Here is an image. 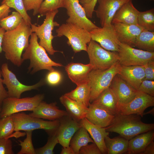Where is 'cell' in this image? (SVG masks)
Instances as JSON below:
<instances>
[{
    "label": "cell",
    "instance_id": "cell-1",
    "mask_svg": "<svg viewBox=\"0 0 154 154\" xmlns=\"http://www.w3.org/2000/svg\"><path fill=\"white\" fill-rule=\"evenodd\" d=\"M32 33L31 26L23 19L17 28L4 34L2 51L6 59L17 66H20L24 61L22 53L29 44V38Z\"/></svg>",
    "mask_w": 154,
    "mask_h": 154
},
{
    "label": "cell",
    "instance_id": "cell-2",
    "mask_svg": "<svg viewBox=\"0 0 154 154\" xmlns=\"http://www.w3.org/2000/svg\"><path fill=\"white\" fill-rule=\"evenodd\" d=\"M108 132H115L129 140L139 134L153 130V123H146L141 120V117L136 114L115 115L112 123L105 127Z\"/></svg>",
    "mask_w": 154,
    "mask_h": 154
},
{
    "label": "cell",
    "instance_id": "cell-3",
    "mask_svg": "<svg viewBox=\"0 0 154 154\" xmlns=\"http://www.w3.org/2000/svg\"><path fill=\"white\" fill-rule=\"evenodd\" d=\"M38 38L34 33H32L29 43L22 55L23 60L29 59L30 64L28 71L33 74L41 70L49 71L54 70L53 66H63L60 63L56 62L52 60L46 53L45 50L40 46L38 41Z\"/></svg>",
    "mask_w": 154,
    "mask_h": 154
},
{
    "label": "cell",
    "instance_id": "cell-4",
    "mask_svg": "<svg viewBox=\"0 0 154 154\" xmlns=\"http://www.w3.org/2000/svg\"><path fill=\"white\" fill-rule=\"evenodd\" d=\"M121 66L118 61L108 69H93L90 72L88 76V82L91 87L90 103L110 87L113 78L118 74Z\"/></svg>",
    "mask_w": 154,
    "mask_h": 154
},
{
    "label": "cell",
    "instance_id": "cell-5",
    "mask_svg": "<svg viewBox=\"0 0 154 154\" xmlns=\"http://www.w3.org/2000/svg\"><path fill=\"white\" fill-rule=\"evenodd\" d=\"M56 32L57 37H67V44L75 53L87 51V44L91 40L90 32L76 25L66 23L59 26Z\"/></svg>",
    "mask_w": 154,
    "mask_h": 154
},
{
    "label": "cell",
    "instance_id": "cell-6",
    "mask_svg": "<svg viewBox=\"0 0 154 154\" xmlns=\"http://www.w3.org/2000/svg\"><path fill=\"white\" fill-rule=\"evenodd\" d=\"M11 116L14 125V131H16L41 129L52 134L56 131L60 124L59 119L45 121L23 112L15 113Z\"/></svg>",
    "mask_w": 154,
    "mask_h": 154
},
{
    "label": "cell",
    "instance_id": "cell-7",
    "mask_svg": "<svg viewBox=\"0 0 154 154\" xmlns=\"http://www.w3.org/2000/svg\"><path fill=\"white\" fill-rule=\"evenodd\" d=\"M86 52L90 60L89 63L94 69H108L119 61L117 52L106 50L92 40L88 43Z\"/></svg>",
    "mask_w": 154,
    "mask_h": 154
},
{
    "label": "cell",
    "instance_id": "cell-8",
    "mask_svg": "<svg viewBox=\"0 0 154 154\" xmlns=\"http://www.w3.org/2000/svg\"><path fill=\"white\" fill-rule=\"evenodd\" d=\"M58 12V9L50 11L46 15V17L42 24L37 26L35 24L31 25L32 33H34L39 39V45L50 55L59 51L54 50L52 46V40L54 37L52 31L55 27H59V24L54 21L55 16Z\"/></svg>",
    "mask_w": 154,
    "mask_h": 154
},
{
    "label": "cell",
    "instance_id": "cell-9",
    "mask_svg": "<svg viewBox=\"0 0 154 154\" xmlns=\"http://www.w3.org/2000/svg\"><path fill=\"white\" fill-rule=\"evenodd\" d=\"M44 97L43 94L21 98L8 97L3 101L0 118L25 111H32L42 101Z\"/></svg>",
    "mask_w": 154,
    "mask_h": 154
},
{
    "label": "cell",
    "instance_id": "cell-10",
    "mask_svg": "<svg viewBox=\"0 0 154 154\" xmlns=\"http://www.w3.org/2000/svg\"><path fill=\"white\" fill-rule=\"evenodd\" d=\"M118 53V61L122 66H143L149 62L154 61V52L135 48L121 42Z\"/></svg>",
    "mask_w": 154,
    "mask_h": 154
},
{
    "label": "cell",
    "instance_id": "cell-11",
    "mask_svg": "<svg viewBox=\"0 0 154 154\" xmlns=\"http://www.w3.org/2000/svg\"><path fill=\"white\" fill-rule=\"evenodd\" d=\"M1 70L3 78V84L6 85L8 89V97L20 98L23 92L37 89L43 84L42 81H40L31 86L23 84L18 80L15 74L9 69L7 63L2 64Z\"/></svg>",
    "mask_w": 154,
    "mask_h": 154
},
{
    "label": "cell",
    "instance_id": "cell-12",
    "mask_svg": "<svg viewBox=\"0 0 154 154\" xmlns=\"http://www.w3.org/2000/svg\"><path fill=\"white\" fill-rule=\"evenodd\" d=\"M65 8L68 18L66 23L76 25L90 32L98 27L87 17L79 0H64Z\"/></svg>",
    "mask_w": 154,
    "mask_h": 154
},
{
    "label": "cell",
    "instance_id": "cell-13",
    "mask_svg": "<svg viewBox=\"0 0 154 154\" xmlns=\"http://www.w3.org/2000/svg\"><path fill=\"white\" fill-rule=\"evenodd\" d=\"M91 40L100 44L105 49L118 52L120 42L113 24L98 27L90 32Z\"/></svg>",
    "mask_w": 154,
    "mask_h": 154
},
{
    "label": "cell",
    "instance_id": "cell-14",
    "mask_svg": "<svg viewBox=\"0 0 154 154\" xmlns=\"http://www.w3.org/2000/svg\"><path fill=\"white\" fill-rule=\"evenodd\" d=\"M154 106V96L138 90L134 98L129 103L119 104L118 114H136L143 117L145 110Z\"/></svg>",
    "mask_w": 154,
    "mask_h": 154
},
{
    "label": "cell",
    "instance_id": "cell-15",
    "mask_svg": "<svg viewBox=\"0 0 154 154\" xmlns=\"http://www.w3.org/2000/svg\"><path fill=\"white\" fill-rule=\"evenodd\" d=\"M133 0H98L95 11L102 27L112 24V19L119 8L126 3Z\"/></svg>",
    "mask_w": 154,
    "mask_h": 154
},
{
    "label": "cell",
    "instance_id": "cell-16",
    "mask_svg": "<svg viewBox=\"0 0 154 154\" xmlns=\"http://www.w3.org/2000/svg\"><path fill=\"white\" fill-rule=\"evenodd\" d=\"M60 124L56 131L59 143L63 147L69 146L70 141L76 131L81 127L79 123L68 115L59 119Z\"/></svg>",
    "mask_w": 154,
    "mask_h": 154
},
{
    "label": "cell",
    "instance_id": "cell-17",
    "mask_svg": "<svg viewBox=\"0 0 154 154\" xmlns=\"http://www.w3.org/2000/svg\"><path fill=\"white\" fill-rule=\"evenodd\" d=\"M110 87L116 96L119 104L129 103L134 98L138 92L118 74L113 78Z\"/></svg>",
    "mask_w": 154,
    "mask_h": 154
},
{
    "label": "cell",
    "instance_id": "cell-18",
    "mask_svg": "<svg viewBox=\"0 0 154 154\" xmlns=\"http://www.w3.org/2000/svg\"><path fill=\"white\" fill-rule=\"evenodd\" d=\"M56 104V102L48 104L42 101L29 114L34 117L52 121L68 115L66 111L59 109Z\"/></svg>",
    "mask_w": 154,
    "mask_h": 154
},
{
    "label": "cell",
    "instance_id": "cell-19",
    "mask_svg": "<svg viewBox=\"0 0 154 154\" xmlns=\"http://www.w3.org/2000/svg\"><path fill=\"white\" fill-rule=\"evenodd\" d=\"M113 25L120 42L132 47L136 38L144 29L138 24L129 25L119 23Z\"/></svg>",
    "mask_w": 154,
    "mask_h": 154
},
{
    "label": "cell",
    "instance_id": "cell-20",
    "mask_svg": "<svg viewBox=\"0 0 154 154\" xmlns=\"http://www.w3.org/2000/svg\"><path fill=\"white\" fill-rule=\"evenodd\" d=\"M93 69L92 66L90 63L85 64L72 62L65 67L69 78L77 86L88 82L89 74Z\"/></svg>",
    "mask_w": 154,
    "mask_h": 154
},
{
    "label": "cell",
    "instance_id": "cell-21",
    "mask_svg": "<svg viewBox=\"0 0 154 154\" xmlns=\"http://www.w3.org/2000/svg\"><path fill=\"white\" fill-rule=\"evenodd\" d=\"M118 74L137 90L145 77L144 68L141 66H121Z\"/></svg>",
    "mask_w": 154,
    "mask_h": 154
},
{
    "label": "cell",
    "instance_id": "cell-22",
    "mask_svg": "<svg viewBox=\"0 0 154 154\" xmlns=\"http://www.w3.org/2000/svg\"><path fill=\"white\" fill-rule=\"evenodd\" d=\"M139 11L134 6L132 0L124 4L117 11L112 19V24H137Z\"/></svg>",
    "mask_w": 154,
    "mask_h": 154
},
{
    "label": "cell",
    "instance_id": "cell-23",
    "mask_svg": "<svg viewBox=\"0 0 154 154\" xmlns=\"http://www.w3.org/2000/svg\"><path fill=\"white\" fill-rule=\"evenodd\" d=\"M115 115L103 109L90 103L85 118L90 122L100 127H106L113 122Z\"/></svg>",
    "mask_w": 154,
    "mask_h": 154
},
{
    "label": "cell",
    "instance_id": "cell-24",
    "mask_svg": "<svg viewBox=\"0 0 154 154\" xmlns=\"http://www.w3.org/2000/svg\"><path fill=\"white\" fill-rule=\"evenodd\" d=\"M79 123L84 127L90 135L94 142L100 150L102 153L107 154L104 139L108 135L109 132L103 127L92 123L85 117L81 120Z\"/></svg>",
    "mask_w": 154,
    "mask_h": 154
},
{
    "label": "cell",
    "instance_id": "cell-25",
    "mask_svg": "<svg viewBox=\"0 0 154 154\" xmlns=\"http://www.w3.org/2000/svg\"><path fill=\"white\" fill-rule=\"evenodd\" d=\"M90 103L103 109L112 115L118 114L119 103L115 94L110 87Z\"/></svg>",
    "mask_w": 154,
    "mask_h": 154
},
{
    "label": "cell",
    "instance_id": "cell-26",
    "mask_svg": "<svg viewBox=\"0 0 154 154\" xmlns=\"http://www.w3.org/2000/svg\"><path fill=\"white\" fill-rule=\"evenodd\" d=\"M153 130L143 133L129 140L127 152L128 154H140L154 138Z\"/></svg>",
    "mask_w": 154,
    "mask_h": 154
},
{
    "label": "cell",
    "instance_id": "cell-27",
    "mask_svg": "<svg viewBox=\"0 0 154 154\" xmlns=\"http://www.w3.org/2000/svg\"><path fill=\"white\" fill-rule=\"evenodd\" d=\"M61 104L65 107L68 115L79 122L85 117L88 108H86L64 95L60 98Z\"/></svg>",
    "mask_w": 154,
    "mask_h": 154
},
{
    "label": "cell",
    "instance_id": "cell-28",
    "mask_svg": "<svg viewBox=\"0 0 154 154\" xmlns=\"http://www.w3.org/2000/svg\"><path fill=\"white\" fill-rule=\"evenodd\" d=\"M91 87L88 82L78 85L76 88L64 95L88 108L90 102Z\"/></svg>",
    "mask_w": 154,
    "mask_h": 154
},
{
    "label": "cell",
    "instance_id": "cell-29",
    "mask_svg": "<svg viewBox=\"0 0 154 154\" xmlns=\"http://www.w3.org/2000/svg\"><path fill=\"white\" fill-rule=\"evenodd\" d=\"M104 141L108 154L126 153L129 140L121 136L111 138L107 135L105 137Z\"/></svg>",
    "mask_w": 154,
    "mask_h": 154
},
{
    "label": "cell",
    "instance_id": "cell-30",
    "mask_svg": "<svg viewBox=\"0 0 154 154\" xmlns=\"http://www.w3.org/2000/svg\"><path fill=\"white\" fill-rule=\"evenodd\" d=\"M94 143L90 137L87 130L81 126L75 133L71 138L69 146L73 151L74 154H79L80 149L89 143Z\"/></svg>",
    "mask_w": 154,
    "mask_h": 154
},
{
    "label": "cell",
    "instance_id": "cell-31",
    "mask_svg": "<svg viewBox=\"0 0 154 154\" xmlns=\"http://www.w3.org/2000/svg\"><path fill=\"white\" fill-rule=\"evenodd\" d=\"M133 46L140 49L154 52V31L144 29L136 38Z\"/></svg>",
    "mask_w": 154,
    "mask_h": 154
},
{
    "label": "cell",
    "instance_id": "cell-32",
    "mask_svg": "<svg viewBox=\"0 0 154 154\" xmlns=\"http://www.w3.org/2000/svg\"><path fill=\"white\" fill-rule=\"evenodd\" d=\"M23 18L17 11L13 12L11 14L0 20V26L5 31L13 30L21 23Z\"/></svg>",
    "mask_w": 154,
    "mask_h": 154
},
{
    "label": "cell",
    "instance_id": "cell-33",
    "mask_svg": "<svg viewBox=\"0 0 154 154\" xmlns=\"http://www.w3.org/2000/svg\"><path fill=\"white\" fill-rule=\"evenodd\" d=\"M137 24L144 29L154 31V9L139 11L137 18Z\"/></svg>",
    "mask_w": 154,
    "mask_h": 154
},
{
    "label": "cell",
    "instance_id": "cell-34",
    "mask_svg": "<svg viewBox=\"0 0 154 154\" xmlns=\"http://www.w3.org/2000/svg\"><path fill=\"white\" fill-rule=\"evenodd\" d=\"M1 3L15 9L21 14L26 23L31 26V19L25 8L23 0H3Z\"/></svg>",
    "mask_w": 154,
    "mask_h": 154
},
{
    "label": "cell",
    "instance_id": "cell-35",
    "mask_svg": "<svg viewBox=\"0 0 154 154\" xmlns=\"http://www.w3.org/2000/svg\"><path fill=\"white\" fill-rule=\"evenodd\" d=\"M64 0H44L38 11L42 16L45 15L48 13L58 9L60 8H64Z\"/></svg>",
    "mask_w": 154,
    "mask_h": 154
},
{
    "label": "cell",
    "instance_id": "cell-36",
    "mask_svg": "<svg viewBox=\"0 0 154 154\" xmlns=\"http://www.w3.org/2000/svg\"><path fill=\"white\" fill-rule=\"evenodd\" d=\"M15 127L11 115L0 119V139L9 138L14 131Z\"/></svg>",
    "mask_w": 154,
    "mask_h": 154
},
{
    "label": "cell",
    "instance_id": "cell-37",
    "mask_svg": "<svg viewBox=\"0 0 154 154\" xmlns=\"http://www.w3.org/2000/svg\"><path fill=\"white\" fill-rule=\"evenodd\" d=\"M33 131H26V138L23 141L19 140V144L21 147L20 151L17 154H36L32 142V136Z\"/></svg>",
    "mask_w": 154,
    "mask_h": 154
},
{
    "label": "cell",
    "instance_id": "cell-38",
    "mask_svg": "<svg viewBox=\"0 0 154 154\" xmlns=\"http://www.w3.org/2000/svg\"><path fill=\"white\" fill-rule=\"evenodd\" d=\"M59 142L55 132L51 134L45 145L35 150L36 154H54V149L56 145Z\"/></svg>",
    "mask_w": 154,
    "mask_h": 154
},
{
    "label": "cell",
    "instance_id": "cell-39",
    "mask_svg": "<svg viewBox=\"0 0 154 154\" xmlns=\"http://www.w3.org/2000/svg\"><path fill=\"white\" fill-rule=\"evenodd\" d=\"M27 11L33 10V15L35 16L38 13L40 6L44 0H23Z\"/></svg>",
    "mask_w": 154,
    "mask_h": 154
},
{
    "label": "cell",
    "instance_id": "cell-40",
    "mask_svg": "<svg viewBox=\"0 0 154 154\" xmlns=\"http://www.w3.org/2000/svg\"><path fill=\"white\" fill-rule=\"evenodd\" d=\"M62 79V76L60 73L55 70L49 71L46 77V81L47 83L52 86L58 84L61 81Z\"/></svg>",
    "mask_w": 154,
    "mask_h": 154
},
{
    "label": "cell",
    "instance_id": "cell-41",
    "mask_svg": "<svg viewBox=\"0 0 154 154\" xmlns=\"http://www.w3.org/2000/svg\"><path fill=\"white\" fill-rule=\"evenodd\" d=\"M138 90L154 96V80H144L140 84Z\"/></svg>",
    "mask_w": 154,
    "mask_h": 154
},
{
    "label": "cell",
    "instance_id": "cell-42",
    "mask_svg": "<svg viewBox=\"0 0 154 154\" xmlns=\"http://www.w3.org/2000/svg\"><path fill=\"white\" fill-rule=\"evenodd\" d=\"M13 154L11 140L7 137L0 139V154Z\"/></svg>",
    "mask_w": 154,
    "mask_h": 154
},
{
    "label": "cell",
    "instance_id": "cell-43",
    "mask_svg": "<svg viewBox=\"0 0 154 154\" xmlns=\"http://www.w3.org/2000/svg\"><path fill=\"white\" fill-rule=\"evenodd\" d=\"M99 147L94 142L82 147L80 149L79 154H102Z\"/></svg>",
    "mask_w": 154,
    "mask_h": 154
},
{
    "label": "cell",
    "instance_id": "cell-44",
    "mask_svg": "<svg viewBox=\"0 0 154 154\" xmlns=\"http://www.w3.org/2000/svg\"><path fill=\"white\" fill-rule=\"evenodd\" d=\"M143 66L145 74L144 80H154V61L149 62Z\"/></svg>",
    "mask_w": 154,
    "mask_h": 154
},
{
    "label": "cell",
    "instance_id": "cell-45",
    "mask_svg": "<svg viewBox=\"0 0 154 154\" xmlns=\"http://www.w3.org/2000/svg\"><path fill=\"white\" fill-rule=\"evenodd\" d=\"M98 0H92L89 3L82 5L87 18H91L92 17L94 8Z\"/></svg>",
    "mask_w": 154,
    "mask_h": 154
},
{
    "label": "cell",
    "instance_id": "cell-46",
    "mask_svg": "<svg viewBox=\"0 0 154 154\" xmlns=\"http://www.w3.org/2000/svg\"><path fill=\"white\" fill-rule=\"evenodd\" d=\"M2 74L0 70V109H1L4 100L8 97V94L3 86V79L1 78Z\"/></svg>",
    "mask_w": 154,
    "mask_h": 154
},
{
    "label": "cell",
    "instance_id": "cell-47",
    "mask_svg": "<svg viewBox=\"0 0 154 154\" xmlns=\"http://www.w3.org/2000/svg\"><path fill=\"white\" fill-rule=\"evenodd\" d=\"M10 8L6 5L3 4L0 6V20L7 16L11 11Z\"/></svg>",
    "mask_w": 154,
    "mask_h": 154
},
{
    "label": "cell",
    "instance_id": "cell-48",
    "mask_svg": "<svg viewBox=\"0 0 154 154\" xmlns=\"http://www.w3.org/2000/svg\"><path fill=\"white\" fill-rule=\"evenodd\" d=\"M154 142L151 141L140 154H154Z\"/></svg>",
    "mask_w": 154,
    "mask_h": 154
},
{
    "label": "cell",
    "instance_id": "cell-49",
    "mask_svg": "<svg viewBox=\"0 0 154 154\" xmlns=\"http://www.w3.org/2000/svg\"><path fill=\"white\" fill-rule=\"evenodd\" d=\"M60 153L61 154H74L73 151L70 146L68 147H63Z\"/></svg>",
    "mask_w": 154,
    "mask_h": 154
},
{
    "label": "cell",
    "instance_id": "cell-50",
    "mask_svg": "<svg viewBox=\"0 0 154 154\" xmlns=\"http://www.w3.org/2000/svg\"><path fill=\"white\" fill-rule=\"evenodd\" d=\"M5 31L0 26V53L2 51V44L4 34Z\"/></svg>",
    "mask_w": 154,
    "mask_h": 154
},
{
    "label": "cell",
    "instance_id": "cell-51",
    "mask_svg": "<svg viewBox=\"0 0 154 154\" xmlns=\"http://www.w3.org/2000/svg\"><path fill=\"white\" fill-rule=\"evenodd\" d=\"M92 0H79V2L81 3L82 5L89 3Z\"/></svg>",
    "mask_w": 154,
    "mask_h": 154
},
{
    "label": "cell",
    "instance_id": "cell-52",
    "mask_svg": "<svg viewBox=\"0 0 154 154\" xmlns=\"http://www.w3.org/2000/svg\"><path fill=\"white\" fill-rule=\"evenodd\" d=\"M152 114L153 115H154V108H153L152 109H151V110H149L148 112H147L146 113H144V115L145 114Z\"/></svg>",
    "mask_w": 154,
    "mask_h": 154
},
{
    "label": "cell",
    "instance_id": "cell-53",
    "mask_svg": "<svg viewBox=\"0 0 154 154\" xmlns=\"http://www.w3.org/2000/svg\"><path fill=\"white\" fill-rule=\"evenodd\" d=\"M1 109H0V112L1 111Z\"/></svg>",
    "mask_w": 154,
    "mask_h": 154
},
{
    "label": "cell",
    "instance_id": "cell-54",
    "mask_svg": "<svg viewBox=\"0 0 154 154\" xmlns=\"http://www.w3.org/2000/svg\"><path fill=\"white\" fill-rule=\"evenodd\" d=\"M149 0L151 1H154V0Z\"/></svg>",
    "mask_w": 154,
    "mask_h": 154
}]
</instances>
